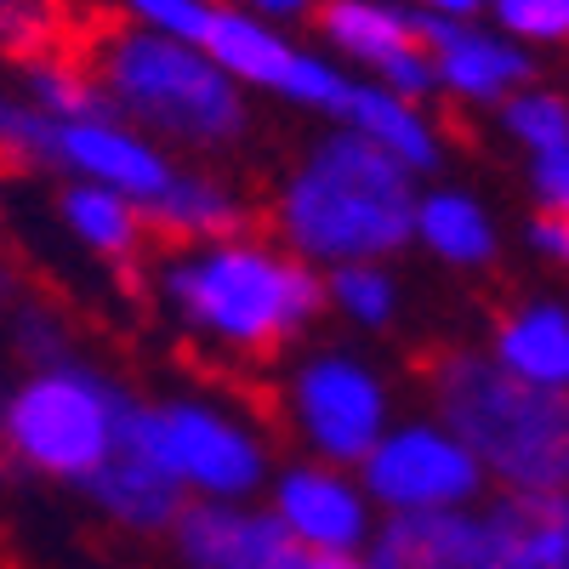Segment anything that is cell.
I'll list each match as a JSON object with an SVG mask.
<instances>
[{
  "instance_id": "cell-34",
  "label": "cell",
  "mask_w": 569,
  "mask_h": 569,
  "mask_svg": "<svg viewBox=\"0 0 569 569\" xmlns=\"http://www.w3.org/2000/svg\"><path fill=\"white\" fill-rule=\"evenodd\" d=\"M257 7H268V12H297L302 0H257Z\"/></svg>"
},
{
  "instance_id": "cell-5",
  "label": "cell",
  "mask_w": 569,
  "mask_h": 569,
  "mask_svg": "<svg viewBox=\"0 0 569 569\" xmlns=\"http://www.w3.org/2000/svg\"><path fill=\"white\" fill-rule=\"evenodd\" d=\"M131 399L103 388L86 370H40L7 405V450L18 467L86 485L114 450L120 416Z\"/></svg>"
},
{
  "instance_id": "cell-23",
  "label": "cell",
  "mask_w": 569,
  "mask_h": 569,
  "mask_svg": "<svg viewBox=\"0 0 569 569\" xmlns=\"http://www.w3.org/2000/svg\"><path fill=\"white\" fill-rule=\"evenodd\" d=\"M46 160H58V126L0 98V177H29Z\"/></svg>"
},
{
  "instance_id": "cell-28",
  "label": "cell",
  "mask_w": 569,
  "mask_h": 569,
  "mask_svg": "<svg viewBox=\"0 0 569 569\" xmlns=\"http://www.w3.org/2000/svg\"><path fill=\"white\" fill-rule=\"evenodd\" d=\"M131 7L149 18V23L171 29L177 40H200V46H206V34H211V18H217L206 0H131Z\"/></svg>"
},
{
  "instance_id": "cell-35",
  "label": "cell",
  "mask_w": 569,
  "mask_h": 569,
  "mask_svg": "<svg viewBox=\"0 0 569 569\" xmlns=\"http://www.w3.org/2000/svg\"><path fill=\"white\" fill-rule=\"evenodd\" d=\"M0 308H7V273H0Z\"/></svg>"
},
{
  "instance_id": "cell-21",
  "label": "cell",
  "mask_w": 569,
  "mask_h": 569,
  "mask_svg": "<svg viewBox=\"0 0 569 569\" xmlns=\"http://www.w3.org/2000/svg\"><path fill=\"white\" fill-rule=\"evenodd\" d=\"M206 52L228 69V74H246V80H262V86H279L291 91L302 58L291 52L284 40H273L268 29H257L251 18L240 12H217L211 18V34H206Z\"/></svg>"
},
{
  "instance_id": "cell-31",
  "label": "cell",
  "mask_w": 569,
  "mask_h": 569,
  "mask_svg": "<svg viewBox=\"0 0 569 569\" xmlns=\"http://www.w3.org/2000/svg\"><path fill=\"white\" fill-rule=\"evenodd\" d=\"M29 12H34V0H0V40H7V34H12V29H18Z\"/></svg>"
},
{
  "instance_id": "cell-12",
  "label": "cell",
  "mask_w": 569,
  "mask_h": 569,
  "mask_svg": "<svg viewBox=\"0 0 569 569\" xmlns=\"http://www.w3.org/2000/svg\"><path fill=\"white\" fill-rule=\"evenodd\" d=\"M58 160L80 166L98 188H109V194L120 200H142V206H154L166 188H171V171L154 149H142L137 137L103 126V120H86V126H58Z\"/></svg>"
},
{
  "instance_id": "cell-2",
  "label": "cell",
  "mask_w": 569,
  "mask_h": 569,
  "mask_svg": "<svg viewBox=\"0 0 569 569\" xmlns=\"http://www.w3.org/2000/svg\"><path fill=\"white\" fill-rule=\"evenodd\" d=\"M279 228L325 262H370L388 257L410 240L416 200H410V171L382 154L359 131H342L319 142V154L302 166V177L284 188Z\"/></svg>"
},
{
  "instance_id": "cell-17",
  "label": "cell",
  "mask_w": 569,
  "mask_h": 569,
  "mask_svg": "<svg viewBox=\"0 0 569 569\" xmlns=\"http://www.w3.org/2000/svg\"><path fill=\"white\" fill-rule=\"evenodd\" d=\"M177 541L194 569H273L279 547L291 541L273 518L228 512V507H182Z\"/></svg>"
},
{
  "instance_id": "cell-7",
  "label": "cell",
  "mask_w": 569,
  "mask_h": 569,
  "mask_svg": "<svg viewBox=\"0 0 569 569\" xmlns=\"http://www.w3.org/2000/svg\"><path fill=\"white\" fill-rule=\"evenodd\" d=\"M365 485L393 512H456L479 496L485 467L461 439L433 433V427H405L365 456Z\"/></svg>"
},
{
  "instance_id": "cell-10",
  "label": "cell",
  "mask_w": 569,
  "mask_h": 569,
  "mask_svg": "<svg viewBox=\"0 0 569 569\" xmlns=\"http://www.w3.org/2000/svg\"><path fill=\"white\" fill-rule=\"evenodd\" d=\"M313 23L337 46H348L353 58H365L376 74H388L399 91H410V98L433 91L439 74H433V52H427L416 18H399L388 7H370V0H319Z\"/></svg>"
},
{
  "instance_id": "cell-13",
  "label": "cell",
  "mask_w": 569,
  "mask_h": 569,
  "mask_svg": "<svg viewBox=\"0 0 569 569\" xmlns=\"http://www.w3.org/2000/svg\"><path fill=\"white\" fill-rule=\"evenodd\" d=\"M246 228H257L251 211H240L217 182L206 177H171V188L154 200V206H142V233H149V251L154 257H177L182 246H194V240H222L233 246Z\"/></svg>"
},
{
  "instance_id": "cell-15",
  "label": "cell",
  "mask_w": 569,
  "mask_h": 569,
  "mask_svg": "<svg viewBox=\"0 0 569 569\" xmlns=\"http://www.w3.org/2000/svg\"><path fill=\"white\" fill-rule=\"evenodd\" d=\"M63 206V222L80 233V240L98 251L109 268H120V284L126 297H149V284H142V262H149V233H142V211L120 194H109V188H63L58 194Z\"/></svg>"
},
{
  "instance_id": "cell-18",
  "label": "cell",
  "mask_w": 569,
  "mask_h": 569,
  "mask_svg": "<svg viewBox=\"0 0 569 569\" xmlns=\"http://www.w3.org/2000/svg\"><path fill=\"white\" fill-rule=\"evenodd\" d=\"M496 365L547 393H569V313L530 302L496 325Z\"/></svg>"
},
{
  "instance_id": "cell-32",
  "label": "cell",
  "mask_w": 569,
  "mask_h": 569,
  "mask_svg": "<svg viewBox=\"0 0 569 569\" xmlns=\"http://www.w3.org/2000/svg\"><path fill=\"white\" fill-rule=\"evenodd\" d=\"M0 479H18V461L7 450V405H0Z\"/></svg>"
},
{
  "instance_id": "cell-6",
  "label": "cell",
  "mask_w": 569,
  "mask_h": 569,
  "mask_svg": "<svg viewBox=\"0 0 569 569\" xmlns=\"http://www.w3.org/2000/svg\"><path fill=\"white\" fill-rule=\"evenodd\" d=\"M131 439L160 472L211 496H246L262 479V450L200 405H131Z\"/></svg>"
},
{
  "instance_id": "cell-8",
  "label": "cell",
  "mask_w": 569,
  "mask_h": 569,
  "mask_svg": "<svg viewBox=\"0 0 569 569\" xmlns=\"http://www.w3.org/2000/svg\"><path fill=\"white\" fill-rule=\"evenodd\" d=\"M297 416L302 433L330 461H365L382 445V388L353 359H313L297 382Z\"/></svg>"
},
{
  "instance_id": "cell-24",
  "label": "cell",
  "mask_w": 569,
  "mask_h": 569,
  "mask_svg": "<svg viewBox=\"0 0 569 569\" xmlns=\"http://www.w3.org/2000/svg\"><path fill=\"white\" fill-rule=\"evenodd\" d=\"M501 120L518 142H530L536 154L569 149V103L552 98V91H518V98L501 109Z\"/></svg>"
},
{
  "instance_id": "cell-11",
  "label": "cell",
  "mask_w": 569,
  "mask_h": 569,
  "mask_svg": "<svg viewBox=\"0 0 569 569\" xmlns=\"http://www.w3.org/2000/svg\"><path fill=\"white\" fill-rule=\"evenodd\" d=\"M421 23V40L433 52V74L456 91V98H507L512 86H525L536 69L530 58L518 52L512 40H496L485 29H467V23H450V18H416Z\"/></svg>"
},
{
  "instance_id": "cell-29",
  "label": "cell",
  "mask_w": 569,
  "mask_h": 569,
  "mask_svg": "<svg viewBox=\"0 0 569 569\" xmlns=\"http://www.w3.org/2000/svg\"><path fill=\"white\" fill-rule=\"evenodd\" d=\"M536 200L547 206V217H569V149L558 154H536Z\"/></svg>"
},
{
  "instance_id": "cell-19",
  "label": "cell",
  "mask_w": 569,
  "mask_h": 569,
  "mask_svg": "<svg viewBox=\"0 0 569 569\" xmlns=\"http://www.w3.org/2000/svg\"><path fill=\"white\" fill-rule=\"evenodd\" d=\"M490 525L501 530L518 569H569V490L563 496H507Z\"/></svg>"
},
{
  "instance_id": "cell-22",
  "label": "cell",
  "mask_w": 569,
  "mask_h": 569,
  "mask_svg": "<svg viewBox=\"0 0 569 569\" xmlns=\"http://www.w3.org/2000/svg\"><path fill=\"white\" fill-rule=\"evenodd\" d=\"M416 233L427 246H433L445 262H467V268H479L496 257V228L490 217L479 211V200H467V194H433V200H421L416 206Z\"/></svg>"
},
{
  "instance_id": "cell-1",
  "label": "cell",
  "mask_w": 569,
  "mask_h": 569,
  "mask_svg": "<svg viewBox=\"0 0 569 569\" xmlns=\"http://www.w3.org/2000/svg\"><path fill=\"white\" fill-rule=\"evenodd\" d=\"M416 376L427 399L450 421V439L472 450L512 496H563L569 490V393H547L507 376L479 353H421Z\"/></svg>"
},
{
  "instance_id": "cell-25",
  "label": "cell",
  "mask_w": 569,
  "mask_h": 569,
  "mask_svg": "<svg viewBox=\"0 0 569 569\" xmlns=\"http://www.w3.org/2000/svg\"><path fill=\"white\" fill-rule=\"evenodd\" d=\"M12 342H18V353L34 365V376H40V370H69V359H74V348H69V337H63L58 313L46 308V302H23V308H18Z\"/></svg>"
},
{
  "instance_id": "cell-3",
  "label": "cell",
  "mask_w": 569,
  "mask_h": 569,
  "mask_svg": "<svg viewBox=\"0 0 569 569\" xmlns=\"http://www.w3.org/2000/svg\"><path fill=\"white\" fill-rule=\"evenodd\" d=\"M171 302L206 337L240 353H279L319 313V279L297 257H273L262 246H217L171 268Z\"/></svg>"
},
{
  "instance_id": "cell-33",
  "label": "cell",
  "mask_w": 569,
  "mask_h": 569,
  "mask_svg": "<svg viewBox=\"0 0 569 569\" xmlns=\"http://www.w3.org/2000/svg\"><path fill=\"white\" fill-rule=\"evenodd\" d=\"M427 7H433V12H450V18H461V12L479 7V0H427Z\"/></svg>"
},
{
  "instance_id": "cell-4",
  "label": "cell",
  "mask_w": 569,
  "mask_h": 569,
  "mask_svg": "<svg viewBox=\"0 0 569 569\" xmlns=\"http://www.w3.org/2000/svg\"><path fill=\"white\" fill-rule=\"evenodd\" d=\"M98 86L109 91L114 109L188 142H228L246 126V103L233 80L217 63L194 58L182 40L126 29L98 63Z\"/></svg>"
},
{
  "instance_id": "cell-14",
  "label": "cell",
  "mask_w": 569,
  "mask_h": 569,
  "mask_svg": "<svg viewBox=\"0 0 569 569\" xmlns=\"http://www.w3.org/2000/svg\"><path fill=\"white\" fill-rule=\"evenodd\" d=\"M86 490L98 496L114 518H126V525L137 530H154V525H177V479L171 472H160L149 456H142V445L131 439V405L120 416V433H114V450L109 461L86 479Z\"/></svg>"
},
{
  "instance_id": "cell-27",
  "label": "cell",
  "mask_w": 569,
  "mask_h": 569,
  "mask_svg": "<svg viewBox=\"0 0 569 569\" xmlns=\"http://www.w3.org/2000/svg\"><path fill=\"white\" fill-rule=\"evenodd\" d=\"M501 23L512 34H530V40H563L569 34V0H496Z\"/></svg>"
},
{
  "instance_id": "cell-26",
  "label": "cell",
  "mask_w": 569,
  "mask_h": 569,
  "mask_svg": "<svg viewBox=\"0 0 569 569\" xmlns=\"http://www.w3.org/2000/svg\"><path fill=\"white\" fill-rule=\"evenodd\" d=\"M330 291H337V302H342L353 319H365V325H388V313H393V284H388V273L376 268V262H348V268H337Z\"/></svg>"
},
{
  "instance_id": "cell-30",
  "label": "cell",
  "mask_w": 569,
  "mask_h": 569,
  "mask_svg": "<svg viewBox=\"0 0 569 569\" xmlns=\"http://www.w3.org/2000/svg\"><path fill=\"white\" fill-rule=\"evenodd\" d=\"M530 240H536L552 262H563V268H569V217H536Z\"/></svg>"
},
{
  "instance_id": "cell-20",
  "label": "cell",
  "mask_w": 569,
  "mask_h": 569,
  "mask_svg": "<svg viewBox=\"0 0 569 569\" xmlns=\"http://www.w3.org/2000/svg\"><path fill=\"white\" fill-rule=\"evenodd\" d=\"M342 120H353L359 126V137L365 142H376L382 154H393L405 171H427V166H439V137L427 131V120L410 109V103H399V98H388V91H376V86H353V98H348V114Z\"/></svg>"
},
{
  "instance_id": "cell-16",
  "label": "cell",
  "mask_w": 569,
  "mask_h": 569,
  "mask_svg": "<svg viewBox=\"0 0 569 569\" xmlns=\"http://www.w3.org/2000/svg\"><path fill=\"white\" fill-rule=\"evenodd\" d=\"M279 530L313 552H348L365 541V501L337 472H291L279 485Z\"/></svg>"
},
{
  "instance_id": "cell-9",
  "label": "cell",
  "mask_w": 569,
  "mask_h": 569,
  "mask_svg": "<svg viewBox=\"0 0 569 569\" xmlns=\"http://www.w3.org/2000/svg\"><path fill=\"white\" fill-rule=\"evenodd\" d=\"M370 569H518L501 530L467 512H399L376 536Z\"/></svg>"
}]
</instances>
